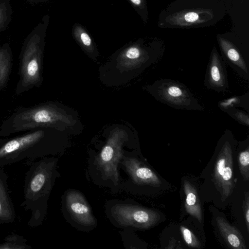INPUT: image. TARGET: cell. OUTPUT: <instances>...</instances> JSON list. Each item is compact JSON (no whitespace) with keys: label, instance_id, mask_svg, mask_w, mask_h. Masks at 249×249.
Listing matches in <instances>:
<instances>
[{"label":"cell","instance_id":"13","mask_svg":"<svg viewBox=\"0 0 249 249\" xmlns=\"http://www.w3.org/2000/svg\"><path fill=\"white\" fill-rule=\"evenodd\" d=\"M12 65V57L6 50H0V90L6 86Z\"/></svg>","mask_w":249,"mask_h":249},{"label":"cell","instance_id":"11","mask_svg":"<svg viewBox=\"0 0 249 249\" xmlns=\"http://www.w3.org/2000/svg\"><path fill=\"white\" fill-rule=\"evenodd\" d=\"M216 220L221 234L231 248L247 249L243 237L237 229L230 225L223 217L218 216Z\"/></svg>","mask_w":249,"mask_h":249},{"label":"cell","instance_id":"16","mask_svg":"<svg viewBox=\"0 0 249 249\" xmlns=\"http://www.w3.org/2000/svg\"><path fill=\"white\" fill-rule=\"evenodd\" d=\"M239 164L241 173L245 180L249 178V147L241 152L239 155Z\"/></svg>","mask_w":249,"mask_h":249},{"label":"cell","instance_id":"20","mask_svg":"<svg viewBox=\"0 0 249 249\" xmlns=\"http://www.w3.org/2000/svg\"><path fill=\"white\" fill-rule=\"evenodd\" d=\"M245 216L248 231L249 229V196H246V201L245 206Z\"/></svg>","mask_w":249,"mask_h":249},{"label":"cell","instance_id":"6","mask_svg":"<svg viewBox=\"0 0 249 249\" xmlns=\"http://www.w3.org/2000/svg\"><path fill=\"white\" fill-rule=\"evenodd\" d=\"M66 207L73 219L85 226H92L96 224L91 209L84 196L75 190L69 191L65 199Z\"/></svg>","mask_w":249,"mask_h":249},{"label":"cell","instance_id":"8","mask_svg":"<svg viewBox=\"0 0 249 249\" xmlns=\"http://www.w3.org/2000/svg\"><path fill=\"white\" fill-rule=\"evenodd\" d=\"M213 18V11L209 9L184 10L167 16L165 22L171 26L187 27L205 23Z\"/></svg>","mask_w":249,"mask_h":249},{"label":"cell","instance_id":"10","mask_svg":"<svg viewBox=\"0 0 249 249\" xmlns=\"http://www.w3.org/2000/svg\"><path fill=\"white\" fill-rule=\"evenodd\" d=\"M43 136L42 130H37L12 139L0 148V157L33 145Z\"/></svg>","mask_w":249,"mask_h":249},{"label":"cell","instance_id":"5","mask_svg":"<svg viewBox=\"0 0 249 249\" xmlns=\"http://www.w3.org/2000/svg\"><path fill=\"white\" fill-rule=\"evenodd\" d=\"M122 156L120 143L116 141H109L103 148L96 160L102 175L116 185L119 182L118 166Z\"/></svg>","mask_w":249,"mask_h":249},{"label":"cell","instance_id":"14","mask_svg":"<svg viewBox=\"0 0 249 249\" xmlns=\"http://www.w3.org/2000/svg\"><path fill=\"white\" fill-rule=\"evenodd\" d=\"M218 106L222 111L229 107H240L249 111V93L221 100L218 103Z\"/></svg>","mask_w":249,"mask_h":249},{"label":"cell","instance_id":"19","mask_svg":"<svg viewBox=\"0 0 249 249\" xmlns=\"http://www.w3.org/2000/svg\"><path fill=\"white\" fill-rule=\"evenodd\" d=\"M141 54L140 50L137 47L130 48L126 53V56L130 59H136L139 58Z\"/></svg>","mask_w":249,"mask_h":249},{"label":"cell","instance_id":"2","mask_svg":"<svg viewBox=\"0 0 249 249\" xmlns=\"http://www.w3.org/2000/svg\"><path fill=\"white\" fill-rule=\"evenodd\" d=\"M233 135L230 129H226L220 140L219 151L214 169L215 185L223 198L231 195L233 188L232 166V142Z\"/></svg>","mask_w":249,"mask_h":249},{"label":"cell","instance_id":"21","mask_svg":"<svg viewBox=\"0 0 249 249\" xmlns=\"http://www.w3.org/2000/svg\"><path fill=\"white\" fill-rule=\"evenodd\" d=\"M80 38L82 43L87 46L90 45L91 43V38L88 34L85 32H83L80 35Z\"/></svg>","mask_w":249,"mask_h":249},{"label":"cell","instance_id":"4","mask_svg":"<svg viewBox=\"0 0 249 249\" xmlns=\"http://www.w3.org/2000/svg\"><path fill=\"white\" fill-rule=\"evenodd\" d=\"M204 84L205 87L217 92H227L229 86L225 62L213 46L208 63Z\"/></svg>","mask_w":249,"mask_h":249},{"label":"cell","instance_id":"23","mask_svg":"<svg viewBox=\"0 0 249 249\" xmlns=\"http://www.w3.org/2000/svg\"><path fill=\"white\" fill-rule=\"evenodd\" d=\"M1 205H0V210H1Z\"/></svg>","mask_w":249,"mask_h":249},{"label":"cell","instance_id":"22","mask_svg":"<svg viewBox=\"0 0 249 249\" xmlns=\"http://www.w3.org/2000/svg\"><path fill=\"white\" fill-rule=\"evenodd\" d=\"M133 3L136 5H140L142 3V0H130Z\"/></svg>","mask_w":249,"mask_h":249},{"label":"cell","instance_id":"1","mask_svg":"<svg viewBox=\"0 0 249 249\" xmlns=\"http://www.w3.org/2000/svg\"><path fill=\"white\" fill-rule=\"evenodd\" d=\"M148 91L158 101L177 109L203 111V106L184 84L162 78L147 87Z\"/></svg>","mask_w":249,"mask_h":249},{"label":"cell","instance_id":"12","mask_svg":"<svg viewBox=\"0 0 249 249\" xmlns=\"http://www.w3.org/2000/svg\"><path fill=\"white\" fill-rule=\"evenodd\" d=\"M185 194V207L189 214L202 221V210L199 197L194 186L188 181L185 180L183 184Z\"/></svg>","mask_w":249,"mask_h":249},{"label":"cell","instance_id":"17","mask_svg":"<svg viewBox=\"0 0 249 249\" xmlns=\"http://www.w3.org/2000/svg\"><path fill=\"white\" fill-rule=\"evenodd\" d=\"M180 231L186 244L190 247L200 248V243L193 233L188 228L180 226Z\"/></svg>","mask_w":249,"mask_h":249},{"label":"cell","instance_id":"3","mask_svg":"<svg viewBox=\"0 0 249 249\" xmlns=\"http://www.w3.org/2000/svg\"><path fill=\"white\" fill-rule=\"evenodd\" d=\"M111 215L121 226L146 229L155 225L159 213L152 210L127 204H117L111 210Z\"/></svg>","mask_w":249,"mask_h":249},{"label":"cell","instance_id":"9","mask_svg":"<svg viewBox=\"0 0 249 249\" xmlns=\"http://www.w3.org/2000/svg\"><path fill=\"white\" fill-rule=\"evenodd\" d=\"M123 164L133 181L136 184L160 186L161 180L150 168L134 158H124Z\"/></svg>","mask_w":249,"mask_h":249},{"label":"cell","instance_id":"18","mask_svg":"<svg viewBox=\"0 0 249 249\" xmlns=\"http://www.w3.org/2000/svg\"><path fill=\"white\" fill-rule=\"evenodd\" d=\"M46 180L45 175L43 173H39L36 175L33 178L30 188L34 192H37L40 191L43 186Z\"/></svg>","mask_w":249,"mask_h":249},{"label":"cell","instance_id":"7","mask_svg":"<svg viewBox=\"0 0 249 249\" xmlns=\"http://www.w3.org/2000/svg\"><path fill=\"white\" fill-rule=\"evenodd\" d=\"M221 53L226 63L240 77L249 80V62L237 48L227 39L217 36Z\"/></svg>","mask_w":249,"mask_h":249},{"label":"cell","instance_id":"15","mask_svg":"<svg viewBox=\"0 0 249 249\" xmlns=\"http://www.w3.org/2000/svg\"><path fill=\"white\" fill-rule=\"evenodd\" d=\"M239 124L249 126V115L248 112L237 107H229L223 110Z\"/></svg>","mask_w":249,"mask_h":249}]
</instances>
